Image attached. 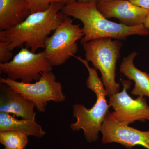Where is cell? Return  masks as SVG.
<instances>
[{"instance_id": "obj_3", "label": "cell", "mask_w": 149, "mask_h": 149, "mask_svg": "<svg viewBox=\"0 0 149 149\" xmlns=\"http://www.w3.org/2000/svg\"><path fill=\"white\" fill-rule=\"evenodd\" d=\"M86 67L88 72L87 86L96 94L97 100L91 109H87L81 104L73 106V114L77 121L72 123L70 128L73 131L83 130L85 138L89 143L96 142L98 139L102 124L109 112V104L106 100L107 93L101 79L99 77L97 70L91 68L86 59L75 56Z\"/></svg>"}, {"instance_id": "obj_10", "label": "cell", "mask_w": 149, "mask_h": 149, "mask_svg": "<svg viewBox=\"0 0 149 149\" xmlns=\"http://www.w3.org/2000/svg\"><path fill=\"white\" fill-rule=\"evenodd\" d=\"M99 10L106 18L114 17L120 23L134 27L144 24L149 10L133 4L129 0H112L97 4Z\"/></svg>"}, {"instance_id": "obj_13", "label": "cell", "mask_w": 149, "mask_h": 149, "mask_svg": "<svg viewBox=\"0 0 149 149\" xmlns=\"http://www.w3.org/2000/svg\"><path fill=\"white\" fill-rule=\"evenodd\" d=\"M138 54L136 52H133L123 58L120 65V71L129 80L135 82L131 92L132 95L149 98V74L137 68L133 63Z\"/></svg>"}, {"instance_id": "obj_14", "label": "cell", "mask_w": 149, "mask_h": 149, "mask_svg": "<svg viewBox=\"0 0 149 149\" xmlns=\"http://www.w3.org/2000/svg\"><path fill=\"white\" fill-rule=\"evenodd\" d=\"M5 131H18L37 138H42L46 134L35 119L19 120L10 114L0 113V132Z\"/></svg>"}, {"instance_id": "obj_23", "label": "cell", "mask_w": 149, "mask_h": 149, "mask_svg": "<svg viewBox=\"0 0 149 149\" xmlns=\"http://www.w3.org/2000/svg\"><path fill=\"white\" fill-rule=\"evenodd\" d=\"M5 149H9L6 148H5Z\"/></svg>"}, {"instance_id": "obj_2", "label": "cell", "mask_w": 149, "mask_h": 149, "mask_svg": "<svg viewBox=\"0 0 149 149\" xmlns=\"http://www.w3.org/2000/svg\"><path fill=\"white\" fill-rule=\"evenodd\" d=\"M62 11L65 16L79 19L83 24L84 36L80 40L83 45L91 40L108 37L116 40H126L130 35L146 36L149 30L144 24L128 27L110 21L97 8L96 2L82 3L78 1L65 5Z\"/></svg>"}, {"instance_id": "obj_4", "label": "cell", "mask_w": 149, "mask_h": 149, "mask_svg": "<svg viewBox=\"0 0 149 149\" xmlns=\"http://www.w3.org/2000/svg\"><path fill=\"white\" fill-rule=\"evenodd\" d=\"M108 37L91 40L83 45L86 59L93 63L101 74V80L108 94L119 93L120 85L116 81V62L120 57L122 43Z\"/></svg>"}, {"instance_id": "obj_9", "label": "cell", "mask_w": 149, "mask_h": 149, "mask_svg": "<svg viewBox=\"0 0 149 149\" xmlns=\"http://www.w3.org/2000/svg\"><path fill=\"white\" fill-rule=\"evenodd\" d=\"M101 132L104 144L118 143L128 149L140 145L149 149V131H141L123 125L112 117L109 111L103 122Z\"/></svg>"}, {"instance_id": "obj_7", "label": "cell", "mask_w": 149, "mask_h": 149, "mask_svg": "<svg viewBox=\"0 0 149 149\" xmlns=\"http://www.w3.org/2000/svg\"><path fill=\"white\" fill-rule=\"evenodd\" d=\"M52 70L44 51L34 53L26 47L22 48L10 61L0 63V71L6 77L26 83L38 81L42 73Z\"/></svg>"}, {"instance_id": "obj_20", "label": "cell", "mask_w": 149, "mask_h": 149, "mask_svg": "<svg viewBox=\"0 0 149 149\" xmlns=\"http://www.w3.org/2000/svg\"><path fill=\"white\" fill-rule=\"evenodd\" d=\"M97 0H77V1L82 3H89L93 2H96L97 3Z\"/></svg>"}, {"instance_id": "obj_1", "label": "cell", "mask_w": 149, "mask_h": 149, "mask_svg": "<svg viewBox=\"0 0 149 149\" xmlns=\"http://www.w3.org/2000/svg\"><path fill=\"white\" fill-rule=\"evenodd\" d=\"M65 5L52 3L46 10L30 14L20 24L0 31V42L6 43L11 51L24 45L34 53L44 49L46 38L64 20L62 10Z\"/></svg>"}, {"instance_id": "obj_21", "label": "cell", "mask_w": 149, "mask_h": 149, "mask_svg": "<svg viewBox=\"0 0 149 149\" xmlns=\"http://www.w3.org/2000/svg\"><path fill=\"white\" fill-rule=\"evenodd\" d=\"M65 1L66 4H69L72 3L77 1L76 0H65Z\"/></svg>"}, {"instance_id": "obj_19", "label": "cell", "mask_w": 149, "mask_h": 149, "mask_svg": "<svg viewBox=\"0 0 149 149\" xmlns=\"http://www.w3.org/2000/svg\"><path fill=\"white\" fill-rule=\"evenodd\" d=\"M144 26H145L147 29L149 30V13L147 15L146 18L145 19V22L144 23Z\"/></svg>"}, {"instance_id": "obj_17", "label": "cell", "mask_w": 149, "mask_h": 149, "mask_svg": "<svg viewBox=\"0 0 149 149\" xmlns=\"http://www.w3.org/2000/svg\"><path fill=\"white\" fill-rule=\"evenodd\" d=\"M13 54L5 42H0V63H6L13 58Z\"/></svg>"}, {"instance_id": "obj_18", "label": "cell", "mask_w": 149, "mask_h": 149, "mask_svg": "<svg viewBox=\"0 0 149 149\" xmlns=\"http://www.w3.org/2000/svg\"><path fill=\"white\" fill-rule=\"evenodd\" d=\"M133 4L149 10V0H129Z\"/></svg>"}, {"instance_id": "obj_12", "label": "cell", "mask_w": 149, "mask_h": 149, "mask_svg": "<svg viewBox=\"0 0 149 149\" xmlns=\"http://www.w3.org/2000/svg\"><path fill=\"white\" fill-rule=\"evenodd\" d=\"M30 14L27 0H0V31L20 24Z\"/></svg>"}, {"instance_id": "obj_22", "label": "cell", "mask_w": 149, "mask_h": 149, "mask_svg": "<svg viewBox=\"0 0 149 149\" xmlns=\"http://www.w3.org/2000/svg\"><path fill=\"white\" fill-rule=\"evenodd\" d=\"M112 1V0H97V4L104 2L109 1Z\"/></svg>"}, {"instance_id": "obj_8", "label": "cell", "mask_w": 149, "mask_h": 149, "mask_svg": "<svg viewBox=\"0 0 149 149\" xmlns=\"http://www.w3.org/2000/svg\"><path fill=\"white\" fill-rule=\"evenodd\" d=\"M131 84L129 80H123L122 92L109 97V103L114 110L111 113V116L123 125H128L136 121L149 120V106L146 98L139 96L133 99L127 93Z\"/></svg>"}, {"instance_id": "obj_15", "label": "cell", "mask_w": 149, "mask_h": 149, "mask_svg": "<svg viewBox=\"0 0 149 149\" xmlns=\"http://www.w3.org/2000/svg\"><path fill=\"white\" fill-rule=\"evenodd\" d=\"M28 142V136L15 131L0 132V143L9 149H24Z\"/></svg>"}, {"instance_id": "obj_16", "label": "cell", "mask_w": 149, "mask_h": 149, "mask_svg": "<svg viewBox=\"0 0 149 149\" xmlns=\"http://www.w3.org/2000/svg\"><path fill=\"white\" fill-rule=\"evenodd\" d=\"M31 14L47 9L52 3L58 2L66 4L65 0H27Z\"/></svg>"}, {"instance_id": "obj_11", "label": "cell", "mask_w": 149, "mask_h": 149, "mask_svg": "<svg viewBox=\"0 0 149 149\" xmlns=\"http://www.w3.org/2000/svg\"><path fill=\"white\" fill-rule=\"evenodd\" d=\"M1 84L0 113L13 114L22 119H35V104L8 85Z\"/></svg>"}, {"instance_id": "obj_5", "label": "cell", "mask_w": 149, "mask_h": 149, "mask_svg": "<svg viewBox=\"0 0 149 149\" xmlns=\"http://www.w3.org/2000/svg\"><path fill=\"white\" fill-rule=\"evenodd\" d=\"M0 83L8 85L34 103L37 110L41 113L45 111L48 102L61 103L65 99L62 85L56 81L52 71L42 73L40 79L34 83L18 82L6 77H0Z\"/></svg>"}, {"instance_id": "obj_6", "label": "cell", "mask_w": 149, "mask_h": 149, "mask_svg": "<svg viewBox=\"0 0 149 149\" xmlns=\"http://www.w3.org/2000/svg\"><path fill=\"white\" fill-rule=\"evenodd\" d=\"M84 36L80 24H74L73 20L65 16L53 34L46 38L44 51L49 62L52 66L64 64L78 50L76 42Z\"/></svg>"}]
</instances>
